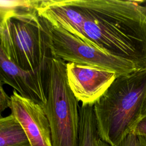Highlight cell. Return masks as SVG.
<instances>
[{
  "label": "cell",
  "instance_id": "obj_1",
  "mask_svg": "<svg viewBox=\"0 0 146 146\" xmlns=\"http://www.w3.org/2000/svg\"><path fill=\"white\" fill-rule=\"evenodd\" d=\"M141 2L64 0L58 22L86 43L146 71V5Z\"/></svg>",
  "mask_w": 146,
  "mask_h": 146
},
{
  "label": "cell",
  "instance_id": "obj_2",
  "mask_svg": "<svg viewBox=\"0 0 146 146\" xmlns=\"http://www.w3.org/2000/svg\"><path fill=\"white\" fill-rule=\"evenodd\" d=\"M94 108L100 139L118 146L146 115V71L117 76Z\"/></svg>",
  "mask_w": 146,
  "mask_h": 146
},
{
  "label": "cell",
  "instance_id": "obj_3",
  "mask_svg": "<svg viewBox=\"0 0 146 146\" xmlns=\"http://www.w3.org/2000/svg\"><path fill=\"white\" fill-rule=\"evenodd\" d=\"M0 36V49L22 69L35 70L46 66L54 56L47 21L37 10L1 19Z\"/></svg>",
  "mask_w": 146,
  "mask_h": 146
},
{
  "label": "cell",
  "instance_id": "obj_4",
  "mask_svg": "<svg viewBox=\"0 0 146 146\" xmlns=\"http://www.w3.org/2000/svg\"><path fill=\"white\" fill-rule=\"evenodd\" d=\"M47 96L43 108L50 126L52 146H78L79 101L68 84L66 62L56 56L48 62Z\"/></svg>",
  "mask_w": 146,
  "mask_h": 146
},
{
  "label": "cell",
  "instance_id": "obj_5",
  "mask_svg": "<svg viewBox=\"0 0 146 146\" xmlns=\"http://www.w3.org/2000/svg\"><path fill=\"white\" fill-rule=\"evenodd\" d=\"M46 20L50 32L51 49L54 56L64 62L104 68L115 72L117 76L139 72L126 60L99 50L60 26Z\"/></svg>",
  "mask_w": 146,
  "mask_h": 146
},
{
  "label": "cell",
  "instance_id": "obj_6",
  "mask_svg": "<svg viewBox=\"0 0 146 146\" xmlns=\"http://www.w3.org/2000/svg\"><path fill=\"white\" fill-rule=\"evenodd\" d=\"M68 84L82 104L94 103L117 77L111 70L74 62L66 63Z\"/></svg>",
  "mask_w": 146,
  "mask_h": 146
},
{
  "label": "cell",
  "instance_id": "obj_7",
  "mask_svg": "<svg viewBox=\"0 0 146 146\" xmlns=\"http://www.w3.org/2000/svg\"><path fill=\"white\" fill-rule=\"evenodd\" d=\"M48 64L35 70H25L11 62L0 49V84L12 87L22 97L43 107L46 104Z\"/></svg>",
  "mask_w": 146,
  "mask_h": 146
},
{
  "label": "cell",
  "instance_id": "obj_8",
  "mask_svg": "<svg viewBox=\"0 0 146 146\" xmlns=\"http://www.w3.org/2000/svg\"><path fill=\"white\" fill-rule=\"evenodd\" d=\"M11 99V114L22 126L31 146H52L50 126L43 107L15 90Z\"/></svg>",
  "mask_w": 146,
  "mask_h": 146
},
{
  "label": "cell",
  "instance_id": "obj_9",
  "mask_svg": "<svg viewBox=\"0 0 146 146\" xmlns=\"http://www.w3.org/2000/svg\"><path fill=\"white\" fill-rule=\"evenodd\" d=\"M94 103L82 104L79 108L78 146H96L99 136Z\"/></svg>",
  "mask_w": 146,
  "mask_h": 146
},
{
  "label": "cell",
  "instance_id": "obj_10",
  "mask_svg": "<svg viewBox=\"0 0 146 146\" xmlns=\"http://www.w3.org/2000/svg\"><path fill=\"white\" fill-rule=\"evenodd\" d=\"M0 146H31L22 126L12 114L1 117Z\"/></svg>",
  "mask_w": 146,
  "mask_h": 146
},
{
  "label": "cell",
  "instance_id": "obj_11",
  "mask_svg": "<svg viewBox=\"0 0 146 146\" xmlns=\"http://www.w3.org/2000/svg\"><path fill=\"white\" fill-rule=\"evenodd\" d=\"M118 146H146V140L133 132L129 133Z\"/></svg>",
  "mask_w": 146,
  "mask_h": 146
},
{
  "label": "cell",
  "instance_id": "obj_12",
  "mask_svg": "<svg viewBox=\"0 0 146 146\" xmlns=\"http://www.w3.org/2000/svg\"><path fill=\"white\" fill-rule=\"evenodd\" d=\"M0 111L2 112L3 111L7 108H10L11 102V96L6 94L5 91L2 84H0Z\"/></svg>",
  "mask_w": 146,
  "mask_h": 146
},
{
  "label": "cell",
  "instance_id": "obj_13",
  "mask_svg": "<svg viewBox=\"0 0 146 146\" xmlns=\"http://www.w3.org/2000/svg\"><path fill=\"white\" fill-rule=\"evenodd\" d=\"M132 132L143 136L146 140V115L139 121Z\"/></svg>",
  "mask_w": 146,
  "mask_h": 146
},
{
  "label": "cell",
  "instance_id": "obj_14",
  "mask_svg": "<svg viewBox=\"0 0 146 146\" xmlns=\"http://www.w3.org/2000/svg\"><path fill=\"white\" fill-rule=\"evenodd\" d=\"M96 146H110V145L99 138L96 143Z\"/></svg>",
  "mask_w": 146,
  "mask_h": 146
}]
</instances>
